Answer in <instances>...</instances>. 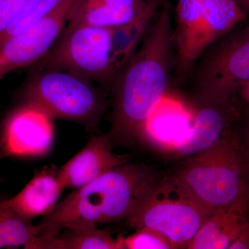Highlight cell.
<instances>
[{
	"instance_id": "3",
	"label": "cell",
	"mask_w": 249,
	"mask_h": 249,
	"mask_svg": "<svg viewBox=\"0 0 249 249\" xmlns=\"http://www.w3.org/2000/svg\"><path fill=\"white\" fill-rule=\"evenodd\" d=\"M237 126L212 146L186 157L171 175L211 214L249 204V161Z\"/></svg>"
},
{
	"instance_id": "17",
	"label": "cell",
	"mask_w": 249,
	"mask_h": 249,
	"mask_svg": "<svg viewBox=\"0 0 249 249\" xmlns=\"http://www.w3.org/2000/svg\"><path fill=\"white\" fill-rule=\"evenodd\" d=\"M18 247L40 249L37 227L0 202V249Z\"/></svg>"
},
{
	"instance_id": "2",
	"label": "cell",
	"mask_w": 249,
	"mask_h": 249,
	"mask_svg": "<svg viewBox=\"0 0 249 249\" xmlns=\"http://www.w3.org/2000/svg\"><path fill=\"white\" fill-rule=\"evenodd\" d=\"M162 178L145 165L116 167L55 205L36 226L38 236L53 237L69 228L127 219Z\"/></svg>"
},
{
	"instance_id": "22",
	"label": "cell",
	"mask_w": 249,
	"mask_h": 249,
	"mask_svg": "<svg viewBox=\"0 0 249 249\" xmlns=\"http://www.w3.org/2000/svg\"><path fill=\"white\" fill-rule=\"evenodd\" d=\"M232 102L244 118L249 116V81L246 83L237 91Z\"/></svg>"
},
{
	"instance_id": "20",
	"label": "cell",
	"mask_w": 249,
	"mask_h": 249,
	"mask_svg": "<svg viewBox=\"0 0 249 249\" xmlns=\"http://www.w3.org/2000/svg\"><path fill=\"white\" fill-rule=\"evenodd\" d=\"M124 249H175L164 235L153 229L142 228L129 237H122Z\"/></svg>"
},
{
	"instance_id": "19",
	"label": "cell",
	"mask_w": 249,
	"mask_h": 249,
	"mask_svg": "<svg viewBox=\"0 0 249 249\" xmlns=\"http://www.w3.org/2000/svg\"><path fill=\"white\" fill-rule=\"evenodd\" d=\"M71 0H28L7 29L0 33V44L22 34L62 7Z\"/></svg>"
},
{
	"instance_id": "9",
	"label": "cell",
	"mask_w": 249,
	"mask_h": 249,
	"mask_svg": "<svg viewBox=\"0 0 249 249\" xmlns=\"http://www.w3.org/2000/svg\"><path fill=\"white\" fill-rule=\"evenodd\" d=\"M73 1H68L34 27L0 44V78L47 55L63 31Z\"/></svg>"
},
{
	"instance_id": "21",
	"label": "cell",
	"mask_w": 249,
	"mask_h": 249,
	"mask_svg": "<svg viewBox=\"0 0 249 249\" xmlns=\"http://www.w3.org/2000/svg\"><path fill=\"white\" fill-rule=\"evenodd\" d=\"M28 0H0V33L7 29Z\"/></svg>"
},
{
	"instance_id": "7",
	"label": "cell",
	"mask_w": 249,
	"mask_h": 249,
	"mask_svg": "<svg viewBox=\"0 0 249 249\" xmlns=\"http://www.w3.org/2000/svg\"><path fill=\"white\" fill-rule=\"evenodd\" d=\"M28 103L36 105L52 119L79 123L95 128L107 105L104 96L88 78L52 69L35 77L26 91Z\"/></svg>"
},
{
	"instance_id": "11",
	"label": "cell",
	"mask_w": 249,
	"mask_h": 249,
	"mask_svg": "<svg viewBox=\"0 0 249 249\" xmlns=\"http://www.w3.org/2000/svg\"><path fill=\"white\" fill-rule=\"evenodd\" d=\"M193 104L194 113L189 132L171 150L183 158L213 145L235 129L243 118L232 101H193Z\"/></svg>"
},
{
	"instance_id": "24",
	"label": "cell",
	"mask_w": 249,
	"mask_h": 249,
	"mask_svg": "<svg viewBox=\"0 0 249 249\" xmlns=\"http://www.w3.org/2000/svg\"><path fill=\"white\" fill-rule=\"evenodd\" d=\"M238 1V0H237ZM242 4L245 6L246 9L249 12V0H240Z\"/></svg>"
},
{
	"instance_id": "13",
	"label": "cell",
	"mask_w": 249,
	"mask_h": 249,
	"mask_svg": "<svg viewBox=\"0 0 249 249\" xmlns=\"http://www.w3.org/2000/svg\"><path fill=\"white\" fill-rule=\"evenodd\" d=\"M65 188L60 168L52 165L40 170L17 196L1 202L31 220L51 212Z\"/></svg>"
},
{
	"instance_id": "6",
	"label": "cell",
	"mask_w": 249,
	"mask_h": 249,
	"mask_svg": "<svg viewBox=\"0 0 249 249\" xmlns=\"http://www.w3.org/2000/svg\"><path fill=\"white\" fill-rule=\"evenodd\" d=\"M188 80H191L192 102L232 101L249 81V30L225 35L209 46Z\"/></svg>"
},
{
	"instance_id": "8",
	"label": "cell",
	"mask_w": 249,
	"mask_h": 249,
	"mask_svg": "<svg viewBox=\"0 0 249 249\" xmlns=\"http://www.w3.org/2000/svg\"><path fill=\"white\" fill-rule=\"evenodd\" d=\"M111 45L112 29L68 24L46 62L51 68L114 84Z\"/></svg>"
},
{
	"instance_id": "5",
	"label": "cell",
	"mask_w": 249,
	"mask_h": 249,
	"mask_svg": "<svg viewBox=\"0 0 249 249\" xmlns=\"http://www.w3.org/2000/svg\"><path fill=\"white\" fill-rule=\"evenodd\" d=\"M211 214L170 176L161 178L127 221L136 230L149 228L160 232L175 249H187Z\"/></svg>"
},
{
	"instance_id": "14",
	"label": "cell",
	"mask_w": 249,
	"mask_h": 249,
	"mask_svg": "<svg viewBox=\"0 0 249 249\" xmlns=\"http://www.w3.org/2000/svg\"><path fill=\"white\" fill-rule=\"evenodd\" d=\"M145 0H74L69 12V24L114 28L138 17L147 5Z\"/></svg>"
},
{
	"instance_id": "10",
	"label": "cell",
	"mask_w": 249,
	"mask_h": 249,
	"mask_svg": "<svg viewBox=\"0 0 249 249\" xmlns=\"http://www.w3.org/2000/svg\"><path fill=\"white\" fill-rule=\"evenodd\" d=\"M52 118L36 105L28 103L10 116L1 134V150L6 157L40 156L52 147Z\"/></svg>"
},
{
	"instance_id": "16",
	"label": "cell",
	"mask_w": 249,
	"mask_h": 249,
	"mask_svg": "<svg viewBox=\"0 0 249 249\" xmlns=\"http://www.w3.org/2000/svg\"><path fill=\"white\" fill-rule=\"evenodd\" d=\"M163 1L150 0L138 17L127 24L112 29L111 62L114 82L133 58Z\"/></svg>"
},
{
	"instance_id": "15",
	"label": "cell",
	"mask_w": 249,
	"mask_h": 249,
	"mask_svg": "<svg viewBox=\"0 0 249 249\" xmlns=\"http://www.w3.org/2000/svg\"><path fill=\"white\" fill-rule=\"evenodd\" d=\"M249 222V204L216 211L206 219L187 249H229Z\"/></svg>"
},
{
	"instance_id": "23",
	"label": "cell",
	"mask_w": 249,
	"mask_h": 249,
	"mask_svg": "<svg viewBox=\"0 0 249 249\" xmlns=\"http://www.w3.org/2000/svg\"><path fill=\"white\" fill-rule=\"evenodd\" d=\"M237 132L242 142L249 161V119L242 118L237 126Z\"/></svg>"
},
{
	"instance_id": "4",
	"label": "cell",
	"mask_w": 249,
	"mask_h": 249,
	"mask_svg": "<svg viewBox=\"0 0 249 249\" xmlns=\"http://www.w3.org/2000/svg\"><path fill=\"white\" fill-rule=\"evenodd\" d=\"M247 18L237 0H178L174 75L184 83L205 50Z\"/></svg>"
},
{
	"instance_id": "1",
	"label": "cell",
	"mask_w": 249,
	"mask_h": 249,
	"mask_svg": "<svg viewBox=\"0 0 249 249\" xmlns=\"http://www.w3.org/2000/svg\"><path fill=\"white\" fill-rule=\"evenodd\" d=\"M175 47L170 0H163L140 47L114 82L111 142H141L174 73Z\"/></svg>"
},
{
	"instance_id": "26",
	"label": "cell",
	"mask_w": 249,
	"mask_h": 249,
	"mask_svg": "<svg viewBox=\"0 0 249 249\" xmlns=\"http://www.w3.org/2000/svg\"><path fill=\"white\" fill-rule=\"evenodd\" d=\"M145 1H150V0H145Z\"/></svg>"
},
{
	"instance_id": "18",
	"label": "cell",
	"mask_w": 249,
	"mask_h": 249,
	"mask_svg": "<svg viewBox=\"0 0 249 249\" xmlns=\"http://www.w3.org/2000/svg\"><path fill=\"white\" fill-rule=\"evenodd\" d=\"M54 249H124L122 237L112 238L109 232L96 225L65 229L54 237Z\"/></svg>"
},
{
	"instance_id": "25",
	"label": "cell",
	"mask_w": 249,
	"mask_h": 249,
	"mask_svg": "<svg viewBox=\"0 0 249 249\" xmlns=\"http://www.w3.org/2000/svg\"><path fill=\"white\" fill-rule=\"evenodd\" d=\"M4 157H6V156H5L4 154L2 152L0 151V160H1V159L4 158Z\"/></svg>"
},
{
	"instance_id": "12",
	"label": "cell",
	"mask_w": 249,
	"mask_h": 249,
	"mask_svg": "<svg viewBox=\"0 0 249 249\" xmlns=\"http://www.w3.org/2000/svg\"><path fill=\"white\" fill-rule=\"evenodd\" d=\"M125 156L112 152V142L107 135L90 139L78 153L60 168L65 188H80L126 163Z\"/></svg>"
}]
</instances>
